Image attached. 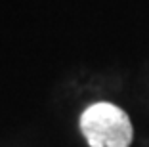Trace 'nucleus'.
<instances>
[{"mask_svg":"<svg viewBox=\"0 0 149 147\" xmlns=\"http://www.w3.org/2000/svg\"><path fill=\"white\" fill-rule=\"evenodd\" d=\"M80 132L90 147H130L134 126L120 107L97 101L80 115Z\"/></svg>","mask_w":149,"mask_h":147,"instance_id":"obj_1","label":"nucleus"}]
</instances>
